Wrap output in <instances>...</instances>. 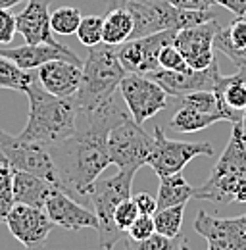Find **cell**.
<instances>
[{"label": "cell", "instance_id": "1", "mask_svg": "<svg viewBox=\"0 0 246 250\" xmlns=\"http://www.w3.org/2000/svg\"><path fill=\"white\" fill-rule=\"evenodd\" d=\"M48 148L56 173L54 187L89 208V190L112 164L106 148V137L75 131L71 137Z\"/></svg>", "mask_w": 246, "mask_h": 250}, {"label": "cell", "instance_id": "2", "mask_svg": "<svg viewBox=\"0 0 246 250\" xmlns=\"http://www.w3.org/2000/svg\"><path fill=\"white\" fill-rule=\"evenodd\" d=\"M29 98V118L20 137L52 146L77 131V104L75 98H58L46 93L37 75L25 89Z\"/></svg>", "mask_w": 246, "mask_h": 250}, {"label": "cell", "instance_id": "3", "mask_svg": "<svg viewBox=\"0 0 246 250\" xmlns=\"http://www.w3.org/2000/svg\"><path fill=\"white\" fill-rule=\"evenodd\" d=\"M127 75L112 44L100 42L89 46V56L83 62L81 85L75 93L77 112L94 110L120 93V83Z\"/></svg>", "mask_w": 246, "mask_h": 250}, {"label": "cell", "instance_id": "4", "mask_svg": "<svg viewBox=\"0 0 246 250\" xmlns=\"http://www.w3.org/2000/svg\"><path fill=\"white\" fill-rule=\"evenodd\" d=\"M135 171L120 169L116 175L106 179H96L89 190V206L98 219V245L102 250H114V247L125 237L122 229L114 221V212L123 200L131 198Z\"/></svg>", "mask_w": 246, "mask_h": 250}, {"label": "cell", "instance_id": "5", "mask_svg": "<svg viewBox=\"0 0 246 250\" xmlns=\"http://www.w3.org/2000/svg\"><path fill=\"white\" fill-rule=\"evenodd\" d=\"M154 137L148 135L133 118L116 125L106 139V148L110 162L123 171H139L146 166L148 156L152 152Z\"/></svg>", "mask_w": 246, "mask_h": 250}, {"label": "cell", "instance_id": "6", "mask_svg": "<svg viewBox=\"0 0 246 250\" xmlns=\"http://www.w3.org/2000/svg\"><path fill=\"white\" fill-rule=\"evenodd\" d=\"M215 150L210 143H184L165 137L160 125L154 127V146L146 166L152 167L158 177L181 173L186 164L196 156H214Z\"/></svg>", "mask_w": 246, "mask_h": 250}, {"label": "cell", "instance_id": "7", "mask_svg": "<svg viewBox=\"0 0 246 250\" xmlns=\"http://www.w3.org/2000/svg\"><path fill=\"white\" fill-rule=\"evenodd\" d=\"M0 152L14 169L42 177L52 185L56 183L54 162L46 145L27 141L20 135L14 137L0 129Z\"/></svg>", "mask_w": 246, "mask_h": 250}, {"label": "cell", "instance_id": "8", "mask_svg": "<svg viewBox=\"0 0 246 250\" xmlns=\"http://www.w3.org/2000/svg\"><path fill=\"white\" fill-rule=\"evenodd\" d=\"M120 93L131 118L139 125L169 108V94L148 75L127 73L120 83Z\"/></svg>", "mask_w": 246, "mask_h": 250}, {"label": "cell", "instance_id": "9", "mask_svg": "<svg viewBox=\"0 0 246 250\" xmlns=\"http://www.w3.org/2000/svg\"><path fill=\"white\" fill-rule=\"evenodd\" d=\"M177 31H160L141 37V39H129L123 44L116 46L118 58L127 73H141L146 75L150 71L160 69L158 56L164 46L171 44L175 41Z\"/></svg>", "mask_w": 246, "mask_h": 250}, {"label": "cell", "instance_id": "10", "mask_svg": "<svg viewBox=\"0 0 246 250\" xmlns=\"http://www.w3.org/2000/svg\"><path fill=\"white\" fill-rule=\"evenodd\" d=\"M6 225L27 250H46V239L54 229V221L42 208H33L27 204H14L6 216Z\"/></svg>", "mask_w": 246, "mask_h": 250}, {"label": "cell", "instance_id": "11", "mask_svg": "<svg viewBox=\"0 0 246 250\" xmlns=\"http://www.w3.org/2000/svg\"><path fill=\"white\" fill-rule=\"evenodd\" d=\"M221 25L212 20L202 25L177 31L173 44L179 48L190 69H206L214 63V60H217L214 52V39Z\"/></svg>", "mask_w": 246, "mask_h": 250}, {"label": "cell", "instance_id": "12", "mask_svg": "<svg viewBox=\"0 0 246 250\" xmlns=\"http://www.w3.org/2000/svg\"><path fill=\"white\" fill-rule=\"evenodd\" d=\"M154 79L169 96H181L194 91H214L215 83L219 79V65L217 60L206 69H186V71H171V69H156L146 73Z\"/></svg>", "mask_w": 246, "mask_h": 250}, {"label": "cell", "instance_id": "13", "mask_svg": "<svg viewBox=\"0 0 246 250\" xmlns=\"http://www.w3.org/2000/svg\"><path fill=\"white\" fill-rule=\"evenodd\" d=\"M44 212L46 216L54 221V225H60L63 229L69 231H79V229H96L98 227V219L96 214L89 210L85 204L77 202L75 198H71L69 194L62 192L58 188H54L44 204Z\"/></svg>", "mask_w": 246, "mask_h": 250}, {"label": "cell", "instance_id": "14", "mask_svg": "<svg viewBox=\"0 0 246 250\" xmlns=\"http://www.w3.org/2000/svg\"><path fill=\"white\" fill-rule=\"evenodd\" d=\"M194 229L202 235L208 245H214L221 250H246V231L235 219L214 218L200 210L194 219Z\"/></svg>", "mask_w": 246, "mask_h": 250}, {"label": "cell", "instance_id": "15", "mask_svg": "<svg viewBox=\"0 0 246 250\" xmlns=\"http://www.w3.org/2000/svg\"><path fill=\"white\" fill-rule=\"evenodd\" d=\"M83 65L69 60H50L37 67V79L46 93L58 98H73L81 85Z\"/></svg>", "mask_w": 246, "mask_h": 250}, {"label": "cell", "instance_id": "16", "mask_svg": "<svg viewBox=\"0 0 246 250\" xmlns=\"http://www.w3.org/2000/svg\"><path fill=\"white\" fill-rule=\"evenodd\" d=\"M0 54L10 58L12 62H16L21 69H27V71L37 69L42 63L50 62V60H69V62L83 65L79 56L62 42H58V44H48V42L29 44V42H25V44L14 46V48L0 46Z\"/></svg>", "mask_w": 246, "mask_h": 250}, {"label": "cell", "instance_id": "17", "mask_svg": "<svg viewBox=\"0 0 246 250\" xmlns=\"http://www.w3.org/2000/svg\"><path fill=\"white\" fill-rule=\"evenodd\" d=\"M50 4L52 0H27L25 8L16 16L18 33L29 44H58L50 27Z\"/></svg>", "mask_w": 246, "mask_h": 250}, {"label": "cell", "instance_id": "18", "mask_svg": "<svg viewBox=\"0 0 246 250\" xmlns=\"http://www.w3.org/2000/svg\"><path fill=\"white\" fill-rule=\"evenodd\" d=\"M214 93L223 122L239 124L246 110V67H239L233 75H219Z\"/></svg>", "mask_w": 246, "mask_h": 250}, {"label": "cell", "instance_id": "19", "mask_svg": "<svg viewBox=\"0 0 246 250\" xmlns=\"http://www.w3.org/2000/svg\"><path fill=\"white\" fill-rule=\"evenodd\" d=\"M192 198L219 202V204L246 202V179L239 177V175L210 173V177L204 181V185L192 190Z\"/></svg>", "mask_w": 246, "mask_h": 250}, {"label": "cell", "instance_id": "20", "mask_svg": "<svg viewBox=\"0 0 246 250\" xmlns=\"http://www.w3.org/2000/svg\"><path fill=\"white\" fill-rule=\"evenodd\" d=\"M214 48L223 52L237 67H246V16H237L214 39Z\"/></svg>", "mask_w": 246, "mask_h": 250}, {"label": "cell", "instance_id": "21", "mask_svg": "<svg viewBox=\"0 0 246 250\" xmlns=\"http://www.w3.org/2000/svg\"><path fill=\"white\" fill-rule=\"evenodd\" d=\"M54 185L42 177H37L27 171L14 169V200L16 204H27L33 208H42L54 190Z\"/></svg>", "mask_w": 246, "mask_h": 250}, {"label": "cell", "instance_id": "22", "mask_svg": "<svg viewBox=\"0 0 246 250\" xmlns=\"http://www.w3.org/2000/svg\"><path fill=\"white\" fill-rule=\"evenodd\" d=\"M212 173L239 175V177L246 179V141L239 124H233L231 139H229L223 154L215 162Z\"/></svg>", "mask_w": 246, "mask_h": 250}, {"label": "cell", "instance_id": "23", "mask_svg": "<svg viewBox=\"0 0 246 250\" xmlns=\"http://www.w3.org/2000/svg\"><path fill=\"white\" fill-rule=\"evenodd\" d=\"M192 190L194 187H190L186 183L183 171L160 177V187H158V194H156L158 210L167 208V206H184L192 198Z\"/></svg>", "mask_w": 246, "mask_h": 250}, {"label": "cell", "instance_id": "24", "mask_svg": "<svg viewBox=\"0 0 246 250\" xmlns=\"http://www.w3.org/2000/svg\"><path fill=\"white\" fill-rule=\"evenodd\" d=\"M133 16L129 12V8H116V10H108L106 18H104V29H102V42L112 44V46H120L125 41L131 39L133 35Z\"/></svg>", "mask_w": 246, "mask_h": 250}, {"label": "cell", "instance_id": "25", "mask_svg": "<svg viewBox=\"0 0 246 250\" xmlns=\"http://www.w3.org/2000/svg\"><path fill=\"white\" fill-rule=\"evenodd\" d=\"M217 122H223V118L219 114H204V112H196V110L179 106V108H175L167 125L175 133H196V131H202Z\"/></svg>", "mask_w": 246, "mask_h": 250}, {"label": "cell", "instance_id": "26", "mask_svg": "<svg viewBox=\"0 0 246 250\" xmlns=\"http://www.w3.org/2000/svg\"><path fill=\"white\" fill-rule=\"evenodd\" d=\"M123 247L125 250H190L188 239L183 235L165 237L160 233H154L152 237L143 239V241H135V239L127 237V239H123Z\"/></svg>", "mask_w": 246, "mask_h": 250}, {"label": "cell", "instance_id": "27", "mask_svg": "<svg viewBox=\"0 0 246 250\" xmlns=\"http://www.w3.org/2000/svg\"><path fill=\"white\" fill-rule=\"evenodd\" d=\"M33 79H35L33 71L21 69L16 62L0 54V89L25 93V89L29 87Z\"/></svg>", "mask_w": 246, "mask_h": 250}, {"label": "cell", "instance_id": "28", "mask_svg": "<svg viewBox=\"0 0 246 250\" xmlns=\"http://www.w3.org/2000/svg\"><path fill=\"white\" fill-rule=\"evenodd\" d=\"M169 106L190 108V110L204 112V114H219L217 98H215L214 91H194V93H186L181 94V96H169Z\"/></svg>", "mask_w": 246, "mask_h": 250}, {"label": "cell", "instance_id": "29", "mask_svg": "<svg viewBox=\"0 0 246 250\" xmlns=\"http://www.w3.org/2000/svg\"><path fill=\"white\" fill-rule=\"evenodd\" d=\"M184 218V206H167L154 212V229L160 235L165 237H177L181 235Z\"/></svg>", "mask_w": 246, "mask_h": 250}, {"label": "cell", "instance_id": "30", "mask_svg": "<svg viewBox=\"0 0 246 250\" xmlns=\"http://www.w3.org/2000/svg\"><path fill=\"white\" fill-rule=\"evenodd\" d=\"M81 12L73 6H62L56 12L50 14V27L52 33L62 35V37H67V35H73L77 33V27L81 23Z\"/></svg>", "mask_w": 246, "mask_h": 250}, {"label": "cell", "instance_id": "31", "mask_svg": "<svg viewBox=\"0 0 246 250\" xmlns=\"http://www.w3.org/2000/svg\"><path fill=\"white\" fill-rule=\"evenodd\" d=\"M14 204V167L8 162H0V221H6Z\"/></svg>", "mask_w": 246, "mask_h": 250}, {"label": "cell", "instance_id": "32", "mask_svg": "<svg viewBox=\"0 0 246 250\" xmlns=\"http://www.w3.org/2000/svg\"><path fill=\"white\" fill-rule=\"evenodd\" d=\"M102 29H104V18L100 16H83L81 23L77 27V39L87 48L102 42Z\"/></svg>", "mask_w": 246, "mask_h": 250}, {"label": "cell", "instance_id": "33", "mask_svg": "<svg viewBox=\"0 0 246 250\" xmlns=\"http://www.w3.org/2000/svg\"><path fill=\"white\" fill-rule=\"evenodd\" d=\"M158 63L162 69H171V71H186L188 69L183 54L179 52V48L173 42L162 48V52L158 56Z\"/></svg>", "mask_w": 246, "mask_h": 250}, {"label": "cell", "instance_id": "34", "mask_svg": "<svg viewBox=\"0 0 246 250\" xmlns=\"http://www.w3.org/2000/svg\"><path fill=\"white\" fill-rule=\"evenodd\" d=\"M137 218H139V208H137L133 196L123 200L122 204L116 208V212H114V221H116V225L122 229L123 233H127V229L133 225V221Z\"/></svg>", "mask_w": 246, "mask_h": 250}, {"label": "cell", "instance_id": "35", "mask_svg": "<svg viewBox=\"0 0 246 250\" xmlns=\"http://www.w3.org/2000/svg\"><path fill=\"white\" fill-rule=\"evenodd\" d=\"M156 233L154 229V216H144V214H139V218L133 221V225L127 229V237L135 239V241H143V239H148Z\"/></svg>", "mask_w": 246, "mask_h": 250}, {"label": "cell", "instance_id": "36", "mask_svg": "<svg viewBox=\"0 0 246 250\" xmlns=\"http://www.w3.org/2000/svg\"><path fill=\"white\" fill-rule=\"evenodd\" d=\"M18 33L16 25V16L8 8H0V44L12 42V39Z\"/></svg>", "mask_w": 246, "mask_h": 250}, {"label": "cell", "instance_id": "37", "mask_svg": "<svg viewBox=\"0 0 246 250\" xmlns=\"http://www.w3.org/2000/svg\"><path fill=\"white\" fill-rule=\"evenodd\" d=\"M137 208H139V214H144V216H154V212L158 210V204H156V196L148 194V192H139L133 196Z\"/></svg>", "mask_w": 246, "mask_h": 250}, {"label": "cell", "instance_id": "38", "mask_svg": "<svg viewBox=\"0 0 246 250\" xmlns=\"http://www.w3.org/2000/svg\"><path fill=\"white\" fill-rule=\"evenodd\" d=\"M167 2L181 10H210L214 6V0H167Z\"/></svg>", "mask_w": 246, "mask_h": 250}, {"label": "cell", "instance_id": "39", "mask_svg": "<svg viewBox=\"0 0 246 250\" xmlns=\"http://www.w3.org/2000/svg\"><path fill=\"white\" fill-rule=\"evenodd\" d=\"M214 4L229 10L235 16H246V0H214Z\"/></svg>", "mask_w": 246, "mask_h": 250}, {"label": "cell", "instance_id": "40", "mask_svg": "<svg viewBox=\"0 0 246 250\" xmlns=\"http://www.w3.org/2000/svg\"><path fill=\"white\" fill-rule=\"evenodd\" d=\"M131 0H108V10H116V8H125Z\"/></svg>", "mask_w": 246, "mask_h": 250}, {"label": "cell", "instance_id": "41", "mask_svg": "<svg viewBox=\"0 0 246 250\" xmlns=\"http://www.w3.org/2000/svg\"><path fill=\"white\" fill-rule=\"evenodd\" d=\"M23 0H0V8H14V6H18V4H21Z\"/></svg>", "mask_w": 246, "mask_h": 250}, {"label": "cell", "instance_id": "42", "mask_svg": "<svg viewBox=\"0 0 246 250\" xmlns=\"http://www.w3.org/2000/svg\"><path fill=\"white\" fill-rule=\"evenodd\" d=\"M239 125H241V131H243V137H245V141H246V110H245V114H243V120L239 122Z\"/></svg>", "mask_w": 246, "mask_h": 250}, {"label": "cell", "instance_id": "43", "mask_svg": "<svg viewBox=\"0 0 246 250\" xmlns=\"http://www.w3.org/2000/svg\"><path fill=\"white\" fill-rule=\"evenodd\" d=\"M237 221H239V225H241V227L246 231V214H245V216H239V218H237Z\"/></svg>", "mask_w": 246, "mask_h": 250}, {"label": "cell", "instance_id": "44", "mask_svg": "<svg viewBox=\"0 0 246 250\" xmlns=\"http://www.w3.org/2000/svg\"><path fill=\"white\" fill-rule=\"evenodd\" d=\"M208 250H221V249H217V247H214V245H208Z\"/></svg>", "mask_w": 246, "mask_h": 250}, {"label": "cell", "instance_id": "45", "mask_svg": "<svg viewBox=\"0 0 246 250\" xmlns=\"http://www.w3.org/2000/svg\"><path fill=\"white\" fill-rule=\"evenodd\" d=\"M0 162H6V160H4V156H2V152H0Z\"/></svg>", "mask_w": 246, "mask_h": 250}]
</instances>
